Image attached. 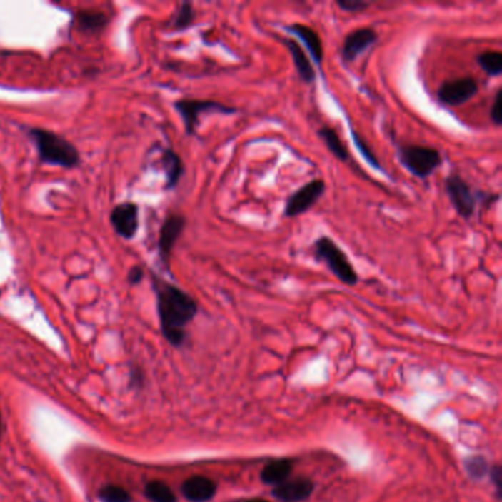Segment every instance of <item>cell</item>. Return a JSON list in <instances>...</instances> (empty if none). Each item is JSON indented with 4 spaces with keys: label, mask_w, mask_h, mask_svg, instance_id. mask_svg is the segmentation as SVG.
<instances>
[{
    "label": "cell",
    "mask_w": 502,
    "mask_h": 502,
    "mask_svg": "<svg viewBox=\"0 0 502 502\" xmlns=\"http://www.w3.org/2000/svg\"><path fill=\"white\" fill-rule=\"evenodd\" d=\"M378 40L374 29L363 27L346 34L342 44V58L345 62H355L356 58L368 51Z\"/></svg>",
    "instance_id": "obj_10"
},
{
    "label": "cell",
    "mask_w": 502,
    "mask_h": 502,
    "mask_svg": "<svg viewBox=\"0 0 502 502\" xmlns=\"http://www.w3.org/2000/svg\"><path fill=\"white\" fill-rule=\"evenodd\" d=\"M30 137L34 141V145L39 152V158L43 164L62 166V169H76L80 164V154L77 148L71 143L52 133L43 129H31Z\"/></svg>",
    "instance_id": "obj_2"
},
{
    "label": "cell",
    "mask_w": 502,
    "mask_h": 502,
    "mask_svg": "<svg viewBox=\"0 0 502 502\" xmlns=\"http://www.w3.org/2000/svg\"><path fill=\"white\" fill-rule=\"evenodd\" d=\"M313 253L316 259L326 264L333 276L343 284L355 286L360 280L346 253L328 236H321L317 239L313 245Z\"/></svg>",
    "instance_id": "obj_3"
},
{
    "label": "cell",
    "mask_w": 502,
    "mask_h": 502,
    "mask_svg": "<svg viewBox=\"0 0 502 502\" xmlns=\"http://www.w3.org/2000/svg\"><path fill=\"white\" fill-rule=\"evenodd\" d=\"M443 186L453 209H456L460 217H463L464 220H470L476 212L477 204L481 202V198L485 194L473 192L471 186L460 174L453 173L445 179Z\"/></svg>",
    "instance_id": "obj_5"
},
{
    "label": "cell",
    "mask_w": 502,
    "mask_h": 502,
    "mask_svg": "<svg viewBox=\"0 0 502 502\" xmlns=\"http://www.w3.org/2000/svg\"><path fill=\"white\" fill-rule=\"evenodd\" d=\"M491 477H493V482H495V486H496V491H498V493H501V481H502V470H501V467L499 466H496V467H493L492 470H491Z\"/></svg>",
    "instance_id": "obj_29"
},
{
    "label": "cell",
    "mask_w": 502,
    "mask_h": 502,
    "mask_svg": "<svg viewBox=\"0 0 502 502\" xmlns=\"http://www.w3.org/2000/svg\"><path fill=\"white\" fill-rule=\"evenodd\" d=\"M154 289L164 338L173 346H181L186 341V326L198 314V303L177 286L158 277H154Z\"/></svg>",
    "instance_id": "obj_1"
},
{
    "label": "cell",
    "mask_w": 502,
    "mask_h": 502,
    "mask_svg": "<svg viewBox=\"0 0 502 502\" xmlns=\"http://www.w3.org/2000/svg\"><path fill=\"white\" fill-rule=\"evenodd\" d=\"M194 21H195L194 5L190 2H183L173 19V29L176 31H184L194 26Z\"/></svg>",
    "instance_id": "obj_22"
},
{
    "label": "cell",
    "mask_w": 502,
    "mask_h": 502,
    "mask_svg": "<svg viewBox=\"0 0 502 502\" xmlns=\"http://www.w3.org/2000/svg\"><path fill=\"white\" fill-rule=\"evenodd\" d=\"M317 133H318V137L323 140L326 148L330 151V154L334 158L342 161V162H346L349 159V151L345 146V143L342 141V139L336 130L328 127V126H324Z\"/></svg>",
    "instance_id": "obj_18"
},
{
    "label": "cell",
    "mask_w": 502,
    "mask_h": 502,
    "mask_svg": "<svg viewBox=\"0 0 502 502\" xmlns=\"http://www.w3.org/2000/svg\"><path fill=\"white\" fill-rule=\"evenodd\" d=\"M162 165H164V171L166 176V183H165V189L166 190H173L179 183L180 179L184 173V166H183V161L180 158L179 154H176L173 149H165L162 152Z\"/></svg>",
    "instance_id": "obj_16"
},
{
    "label": "cell",
    "mask_w": 502,
    "mask_h": 502,
    "mask_svg": "<svg viewBox=\"0 0 502 502\" xmlns=\"http://www.w3.org/2000/svg\"><path fill=\"white\" fill-rule=\"evenodd\" d=\"M143 268L141 267H133L130 271H129V276H127V280L130 284H137L141 281L143 278Z\"/></svg>",
    "instance_id": "obj_28"
},
{
    "label": "cell",
    "mask_w": 502,
    "mask_h": 502,
    "mask_svg": "<svg viewBox=\"0 0 502 502\" xmlns=\"http://www.w3.org/2000/svg\"><path fill=\"white\" fill-rule=\"evenodd\" d=\"M174 108L183 119L187 136L195 134L199 124V116L204 112H219L223 115H231L237 112V108L211 99H180L174 102Z\"/></svg>",
    "instance_id": "obj_6"
},
{
    "label": "cell",
    "mask_w": 502,
    "mask_h": 502,
    "mask_svg": "<svg viewBox=\"0 0 502 502\" xmlns=\"http://www.w3.org/2000/svg\"><path fill=\"white\" fill-rule=\"evenodd\" d=\"M77 26L84 33H101L108 26V16L99 11H80Z\"/></svg>",
    "instance_id": "obj_19"
},
{
    "label": "cell",
    "mask_w": 502,
    "mask_h": 502,
    "mask_svg": "<svg viewBox=\"0 0 502 502\" xmlns=\"http://www.w3.org/2000/svg\"><path fill=\"white\" fill-rule=\"evenodd\" d=\"M181 493L190 502H208L217 493V485L209 477L192 476L181 485Z\"/></svg>",
    "instance_id": "obj_13"
},
{
    "label": "cell",
    "mask_w": 502,
    "mask_h": 502,
    "mask_svg": "<svg viewBox=\"0 0 502 502\" xmlns=\"http://www.w3.org/2000/svg\"><path fill=\"white\" fill-rule=\"evenodd\" d=\"M0 423H2V421H0Z\"/></svg>",
    "instance_id": "obj_31"
},
{
    "label": "cell",
    "mask_w": 502,
    "mask_h": 502,
    "mask_svg": "<svg viewBox=\"0 0 502 502\" xmlns=\"http://www.w3.org/2000/svg\"><path fill=\"white\" fill-rule=\"evenodd\" d=\"M184 229H186V219L181 214H170L162 223V227L159 230V239H158V253L166 268H170L171 253Z\"/></svg>",
    "instance_id": "obj_9"
},
{
    "label": "cell",
    "mask_w": 502,
    "mask_h": 502,
    "mask_svg": "<svg viewBox=\"0 0 502 502\" xmlns=\"http://www.w3.org/2000/svg\"><path fill=\"white\" fill-rule=\"evenodd\" d=\"M501 96H502V93L501 90L496 91V94L493 96V101H492V106H491V111H489V118H491V121L493 123V126L499 127L501 123H502V114H501Z\"/></svg>",
    "instance_id": "obj_27"
},
{
    "label": "cell",
    "mask_w": 502,
    "mask_h": 502,
    "mask_svg": "<svg viewBox=\"0 0 502 502\" xmlns=\"http://www.w3.org/2000/svg\"><path fill=\"white\" fill-rule=\"evenodd\" d=\"M284 29H286V31H289L301 39L302 44L305 46V49L308 51L311 58L314 59L317 66L323 65V59H324L323 41H321L318 33L313 27L305 26V24H301V22H295V24H292V26H288Z\"/></svg>",
    "instance_id": "obj_12"
},
{
    "label": "cell",
    "mask_w": 502,
    "mask_h": 502,
    "mask_svg": "<svg viewBox=\"0 0 502 502\" xmlns=\"http://www.w3.org/2000/svg\"><path fill=\"white\" fill-rule=\"evenodd\" d=\"M466 471L473 477V479H482V477L489 471V467L485 458L470 457L466 460Z\"/></svg>",
    "instance_id": "obj_25"
},
{
    "label": "cell",
    "mask_w": 502,
    "mask_h": 502,
    "mask_svg": "<svg viewBox=\"0 0 502 502\" xmlns=\"http://www.w3.org/2000/svg\"><path fill=\"white\" fill-rule=\"evenodd\" d=\"M314 492V485L309 479L284 481L273 489L274 498L281 502H302Z\"/></svg>",
    "instance_id": "obj_14"
},
{
    "label": "cell",
    "mask_w": 502,
    "mask_h": 502,
    "mask_svg": "<svg viewBox=\"0 0 502 502\" xmlns=\"http://www.w3.org/2000/svg\"><path fill=\"white\" fill-rule=\"evenodd\" d=\"M246 502H268V501H266V499H249Z\"/></svg>",
    "instance_id": "obj_30"
},
{
    "label": "cell",
    "mask_w": 502,
    "mask_h": 502,
    "mask_svg": "<svg viewBox=\"0 0 502 502\" xmlns=\"http://www.w3.org/2000/svg\"><path fill=\"white\" fill-rule=\"evenodd\" d=\"M351 136H352V140H353V145H355V148L361 152L363 158H364V159H366V161H367L371 166H374L376 170H381V166H380V161H378V159H377V156L374 155L373 149L367 145L366 140L363 139V136L358 134V133H356V130H353V129L351 130Z\"/></svg>",
    "instance_id": "obj_24"
},
{
    "label": "cell",
    "mask_w": 502,
    "mask_h": 502,
    "mask_svg": "<svg viewBox=\"0 0 502 502\" xmlns=\"http://www.w3.org/2000/svg\"><path fill=\"white\" fill-rule=\"evenodd\" d=\"M396 156L405 170L417 179H427L442 165V155L438 149L411 145V143H396Z\"/></svg>",
    "instance_id": "obj_4"
},
{
    "label": "cell",
    "mask_w": 502,
    "mask_h": 502,
    "mask_svg": "<svg viewBox=\"0 0 502 502\" xmlns=\"http://www.w3.org/2000/svg\"><path fill=\"white\" fill-rule=\"evenodd\" d=\"M109 221L116 234L124 239H133L139 230V206L133 202L116 205L111 211Z\"/></svg>",
    "instance_id": "obj_11"
},
{
    "label": "cell",
    "mask_w": 502,
    "mask_h": 502,
    "mask_svg": "<svg viewBox=\"0 0 502 502\" xmlns=\"http://www.w3.org/2000/svg\"><path fill=\"white\" fill-rule=\"evenodd\" d=\"M145 495L152 502H177V498L171 488L159 481L149 482L145 488Z\"/></svg>",
    "instance_id": "obj_21"
},
{
    "label": "cell",
    "mask_w": 502,
    "mask_h": 502,
    "mask_svg": "<svg viewBox=\"0 0 502 502\" xmlns=\"http://www.w3.org/2000/svg\"><path fill=\"white\" fill-rule=\"evenodd\" d=\"M292 473V463L289 460H273L267 463L261 471V481L267 485H280L288 481V476Z\"/></svg>",
    "instance_id": "obj_17"
},
{
    "label": "cell",
    "mask_w": 502,
    "mask_h": 502,
    "mask_svg": "<svg viewBox=\"0 0 502 502\" xmlns=\"http://www.w3.org/2000/svg\"><path fill=\"white\" fill-rule=\"evenodd\" d=\"M477 91H479V83L474 77L449 80L439 86L438 101L445 106H461L471 101Z\"/></svg>",
    "instance_id": "obj_8"
},
{
    "label": "cell",
    "mask_w": 502,
    "mask_h": 502,
    "mask_svg": "<svg viewBox=\"0 0 502 502\" xmlns=\"http://www.w3.org/2000/svg\"><path fill=\"white\" fill-rule=\"evenodd\" d=\"M281 41H283V44L286 47H288L289 54L292 55L293 65H295V68L298 71L299 79L305 84H313L316 81V79H317V74H316L314 65L311 64V61L308 59V55L303 51L302 44H299L296 40H293L291 37H284V39H281Z\"/></svg>",
    "instance_id": "obj_15"
},
{
    "label": "cell",
    "mask_w": 502,
    "mask_h": 502,
    "mask_svg": "<svg viewBox=\"0 0 502 502\" xmlns=\"http://www.w3.org/2000/svg\"><path fill=\"white\" fill-rule=\"evenodd\" d=\"M336 5L343 12L363 14L371 6V2H366V0H336Z\"/></svg>",
    "instance_id": "obj_26"
},
{
    "label": "cell",
    "mask_w": 502,
    "mask_h": 502,
    "mask_svg": "<svg viewBox=\"0 0 502 502\" xmlns=\"http://www.w3.org/2000/svg\"><path fill=\"white\" fill-rule=\"evenodd\" d=\"M477 64L489 77H499L502 74V54L499 51H486L476 58Z\"/></svg>",
    "instance_id": "obj_20"
},
{
    "label": "cell",
    "mask_w": 502,
    "mask_h": 502,
    "mask_svg": "<svg viewBox=\"0 0 502 502\" xmlns=\"http://www.w3.org/2000/svg\"><path fill=\"white\" fill-rule=\"evenodd\" d=\"M326 194V183L321 179L311 180L301 186L284 204L283 215L288 219H296L313 208L318 199Z\"/></svg>",
    "instance_id": "obj_7"
},
{
    "label": "cell",
    "mask_w": 502,
    "mask_h": 502,
    "mask_svg": "<svg viewBox=\"0 0 502 502\" xmlns=\"http://www.w3.org/2000/svg\"><path fill=\"white\" fill-rule=\"evenodd\" d=\"M98 496L102 502H131V495L123 486L105 485L99 489Z\"/></svg>",
    "instance_id": "obj_23"
}]
</instances>
